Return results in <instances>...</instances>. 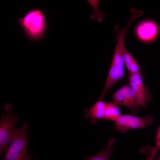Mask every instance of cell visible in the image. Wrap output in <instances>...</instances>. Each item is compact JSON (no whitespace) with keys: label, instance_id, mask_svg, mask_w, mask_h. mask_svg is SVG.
<instances>
[{"label":"cell","instance_id":"obj_14","mask_svg":"<svg viewBox=\"0 0 160 160\" xmlns=\"http://www.w3.org/2000/svg\"><path fill=\"white\" fill-rule=\"evenodd\" d=\"M140 152L143 154L145 160H158L157 153L158 151L156 150L154 147L146 146L141 148Z\"/></svg>","mask_w":160,"mask_h":160},{"label":"cell","instance_id":"obj_3","mask_svg":"<svg viewBox=\"0 0 160 160\" xmlns=\"http://www.w3.org/2000/svg\"><path fill=\"white\" fill-rule=\"evenodd\" d=\"M28 124L23 123L18 129L14 138L9 143L1 160H31L32 157L27 150Z\"/></svg>","mask_w":160,"mask_h":160},{"label":"cell","instance_id":"obj_16","mask_svg":"<svg viewBox=\"0 0 160 160\" xmlns=\"http://www.w3.org/2000/svg\"><path fill=\"white\" fill-rule=\"evenodd\" d=\"M13 109L12 106L10 103H6L4 106L3 110L5 112L11 111Z\"/></svg>","mask_w":160,"mask_h":160},{"label":"cell","instance_id":"obj_8","mask_svg":"<svg viewBox=\"0 0 160 160\" xmlns=\"http://www.w3.org/2000/svg\"><path fill=\"white\" fill-rule=\"evenodd\" d=\"M129 84L135 93L141 107L146 108L148 101V89L144 84L141 74H129Z\"/></svg>","mask_w":160,"mask_h":160},{"label":"cell","instance_id":"obj_6","mask_svg":"<svg viewBox=\"0 0 160 160\" xmlns=\"http://www.w3.org/2000/svg\"><path fill=\"white\" fill-rule=\"evenodd\" d=\"M112 98L113 103L127 107L134 115L139 110L140 106L138 97L129 84L123 85L115 92Z\"/></svg>","mask_w":160,"mask_h":160},{"label":"cell","instance_id":"obj_12","mask_svg":"<svg viewBox=\"0 0 160 160\" xmlns=\"http://www.w3.org/2000/svg\"><path fill=\"white\" fill-rule=\"evenodd\" d=\"M121 115L117 105L113 102H105V119L114 122Z\"/></svg>","mask_w":160,"mask_h":160},{"label":"cell","instance_id":"obj_15","mask_svg":"<svg viewBox=\"0 0 160 160\" xmlns=\"http://www.w3.org/2000/svg\"><path fill=\"white\" fill-rule=\"evenodd\" d=\"M155 143V145L154 147L156 150L158 151L160 149V126L156 130Z\"/></svg>","mask_w":160,"mask_h":160},{"label":"cell","instance_id":"obj_9","mask_svg":"<svg viewBox=\"0 0 160 160\" xmlns=\"http://www.w3.org/2000/svg\"><path fill=\"white\" fill-rule=\"evenodd\" d=\"M105 102L98 100L90 108H84V118L90 119L91 123L93 124L105 119Z\"/></svg>","mask_w":160,"mask_h":160},{"label":"cell","instance_id":"obj_11","mask_svg":"<svg viewBox=\"0 0 160 160\" xmlns=\"http://www.w3.org/2000/svg\"><path fill=\"white\" fill-rule=\"evenodd\" d=\"M115 142V139L111 137L109 139L106 147L102 151L94 156L85 160H110L114 152L113 146Z\"/></svg>","mask_w":160,"mask_h":160},{"label":"cell","instance_id":"obj_5","mask_svg":"<svg viewBox=\"0 0 160 160\" xmlns=\"http://www.w3.org/2000/svg\"><path fill=\"white\" fill-rule=\"evenodd\" d=\"M153 121L152 117L148 114L143 117L128 114L121 115L114 121V129L124 133L129 130L145 128L151 125Z\"/></svg>","mask_w":160,"mask_h":160},{"label":"cell","instance_id":"obj_10","mask_svg":"<svg viewBox=\"0 0 160 160\" xmlns=\"http://www.w3.org/2000/svg\"><path fill=\"white\" fill-rule=\"evenodd\" d=\"M123 57L129 74H141L140 66L125 47L123 51Z\"/></svg>","mask_w":160,"mask_h":160},{"label":"cell","instance_id":"obj_7","mask_svg":"<svg viewBox=\"0 0 160 160\" xmlns=\"http://www.w3.org/2000/svg\"><path fill=\"white\" fill-rule=\"evenodd\" d=\"M159 32V25L151 20L143 21L137 26L135 30L136 35L140 40L147 43L154 41Z\"/></svg>","mask_w":160,"mask_h":160},{"label":"cell","instance_id":"obj_2","mask_svg":"<svg viewBox=\"0 0 160 160\" xmlns=\"http://www.w3.org/2000/svg\"><path fill=\"white\" fill-rule=\"evenodd\" d=\"M17 23L30 39L37 41L41 39L47 30V23L42 11L33 9L18 19Z\"/></svg>","mask_w":160,"mask_h":160},{"label":"cell","instance_id":"obj_4","mask_svg":"<svg viewBox=\"0 0 160 160\" xmlns=\"http://www.w3.org/2000/svg\"><path fill=\"white\" fill-rule=\"evenodd\" d=\"M11 111L2 113L0 121V154L2 155L5 152L8 145L13 140L18 128L16 124L19 118L12 114Z\"/></svg>","mask_w":160,"mask_h":160},{"label":"cell","instance_id":"obj_1","mask_svg":"<svg viewBox=\"0 0 160 160\" xmlns=\"http://www.w3.org/2000/svg\"><path fill=\"white\" fill-rule=\"evenodd\" d=\"M130 25L127 23L122 29L118 25L114 27L117 43L104 88L98 100H102L111 87L124 76L123 51L124 46L125 36Z\"/></svg>","mask_w":160,"mask_h":160},{"label":"cell","instance_id":"obj_13","mask_svg":"<svg viewBox=\"0 0 160 160\" xmlns=\"http://www.w3.org/2000/svg\"><path fill=\"white\" fill-rule=\"evenodd\" d=\"M88 2L92 7L94 11L90 16V18L93 20H97L100 23L102 22L105 16V13L101 12L98 8V0H88Z\"/></svg>","mask_w":160,"mask_h":160},{"label":"cell","instance_id":"obj_17","mask_svg":"<svg viewBox=\"0 0 160 160\" xmlns=\"http://www.w3.org/2000/svg\"><path fill=\"white\" fill-rule=\"evenodd\" d=\"M159 157L158 158V160H160V149H159Z\"/></svg>","mask_w":160,"mask_h":160}]
</instances>
